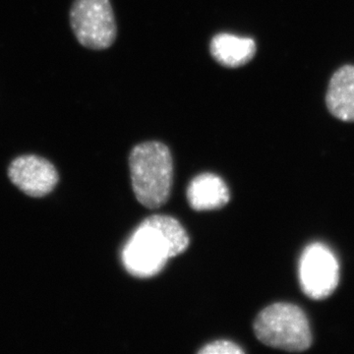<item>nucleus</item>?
<instances>
[{"mask_svg":"<svg viewBox=\"0 0 354 354\" xmlns=\"http://www.w3.org/2000/svg\"><path fill=\"white\" fill-rule=\"evenodd\" d=\"M188 245L189 237L178 221L169 216H151L124 244L121 261L131 276L151 278L162 271L171 258L184 252Z\"/></svg>","mask_w":354,"mask_h":354,"instance_id":"f257e3e1","label":"nucleus"},{"mask_svg":"<svg viewBox=\"0 0 354 354\" xmlns=\"http://www.w3.org/2000/svg\"><path fill=\"white\" fill-rule=\"evenodd\" d=\"M133 192L140 204L158 209L171 196L174 162L171 151L162 142H144L129 156Z\"/></svg>","mask_w":354,"mask_h":354,"instance_id":"f03ea898","label":"nucleus"},{"mask_svg":"<svg viewBox=\"0 0 354 354\" xmlns=\"http://www.w3.org/2000/svg\"><path fill=\"white\" fill-rule=\"evenodd\" d=\"M254 332L266 346L281 351H304L311 346L312 335L304 310L291 304H274L260 312Z\"/></svg>","mask_w":354,"mask_h":354,"instance_id":"7ed1b4c3","label":"nucleus"},{"mask_svg":"<svg viewBox=\"0 0 354 354\" xmlns=\"http://www.w3.org/2000/svg\"><path fill=\"white\" fill-rule=\"evenodd\" d=\"M70 24L77 41L90 50L111 48L118 34L109 0H75L70 10Z\"/></svg>","mask_w":354,"mask_h":354,"instance_id":"20e7f679","label":"nucleus"},{"mask_svg":"<svg viewBox=\"0 0 354 354\" xmlns=\"http://www.w3.org/2000/svg\"><path fill=\"white\" fill-rule=\"evenodd\" d=\"M300 286L307 297L320 300L329 297L339 281V266L335 254L323 243H312L299 260Z\"/></svg>","mask_w":354,"mask_h":354,"instance_id":"39448f33","label":"nucleus"},{"mask_svg":"<svg viewBox=\"0 0 354 354\" xmlns=\"http://www.w3.org/2000/svg\"><path fill=\"white\" fill-rule=\"evenodd\" d=\"M8 176L22 192L35 198L50 194L58 183L55 165L34 155L16 158L9 167Z\"/></svg>","mask_w":354,"mask_h":354,"instance_id":"423d86ee","label":"nucleus"},{"mask_svg":"<svg viewBox=\"0 0 354 354\" xmlns=\"http://www.w3.org/2000/svg\"><path fill=\"white\" fill-rule=\"evenodd\" d=\"M230 190L225 181L209 172L195 177L188 186V202L191 208L196 211L223 208L230 202Z\"/></svg>","mask_w":354,"mask_h":354,"instance_id":"0eeeda50","label":"nucleus"},{"mask_svg":"<svg viewBox=\"0 0 354 354\" xmlns=\"http://www.w3.org/2000/svg\"><path fill=\"white\" fill-rule=\"evenodd\" d=\"M255 41L232 34L216 35L212 39L209 51L214 59L221 66L237 68L250 62L255 57Z\"/></svg>","mask_w":354,"mask_h":354,"instance_id":"6e6552de","label":"nucleus"},{"mask_svg":"<svg viewBox=\"0 0 354 354\" xmlns=\"http://www.w3.org/2000/svg\"><path fill=\"white\" fill-rule=\"evenodd\" d=\"M330 113L342 121H354V66L346 65L333 75L326 97Z\"/></svg>","mask_w":354,"mask_h":354,"instance_id":"1a4fd4ad","label":"nucleus"},{"mask_svg":"<svg viewBox=\"0 0 354 354\" xmlns=\"http://www.w3.org/2000/svg\"><path fill=\"white\" fill-rule=\"evenodd\" d=\"M198 353L203 354H242L244 353V351L235 342L220 339V341L207 344Z\"/></svg>","mask_w":354,"mask_h":354,"instance_id":"9d476101","label":"nucleus"}]
</instances>
